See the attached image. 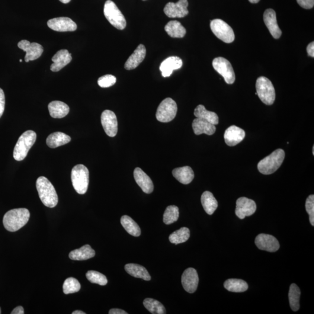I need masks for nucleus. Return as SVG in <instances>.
<instances>
[{"instance_id":"58836bf2","label":"nucleus","mask_w":314,"mask_h":314,"mask_svg":"<svg viewBox=\"0 0 314 314\" xmlns=\"http://www.w3.org/2000/svg\"><path fill=\"white\" fill-rule=\"evenodd\" d=\"M81 288L79 282L74 278H67L63 284V291L65 294L78 292Z\"/></svg>"},{"instance_id":"864d4df0","label":"nucleus","mask_w":314,"mask_h":314,"mask_svg":"<svg viewBox=\"0 0 314 314\" xmlns=\"http://www.w3.org/2000/svg\"><path fill=\"white\" fill-rule=\"evenodd\" d=\"M0 314H1V308H0Z\"/></svg>"},{"instance_id":"4be33fe9","label":"nucleus","mask_w":314,"mask_h":314,"mask_svg":"<svg viewBox=\"0 0 314 314\" xmlns=\"http://www.w3.org/2000/svg\"><path fill=\"white\" fill-rule=\"evenodd\" d=\"M146 55V49L143 44H140L134 53L127 59L125 68L126 70L136 69L145 60Z\"/></svg>"},{"instance_id":"bb28decb","label":"nucleus","mask_w":314,"mask_h":314,"mask_svg":"<svg viewBox=\"0 0 314 314\" xmlns=\"http://www.w3.org/2000/svg\"><path fill=\"white\" fill-rule=\"evenodd\" d=\"M49 113L51 117L54 118H63L69 113L68 105L60 101H54L49 104Z\"/></svg>"},{"instance_id":"f704fd0d","label":"nucleus","mask_w":314,"mask_h":314,"mask_svg":"<svg viewBox=\"0 0 314 314\" xmlns=\"http://www.w3.org/2000/svg\"><path fill=\"white\" fill-rule=\"evenodd\" d=\"M190 236V230L188 227H184L171 234L169 239L173 244L178 245L187 242Z\"/></svg>"},{"instance_id":"a211bd4d","label":"nucleus","mask_w":314,"mask_h":314,"mask_svg":"<svg viewBox=\"0 0 314 314\" xmlns=\"http://www.w3.org/2000/svg\"><path fill=\"white\" fill-rule=\"evenodd\" d=\"M264 21L272 36L276 39L280 38L282 31L277 23L276 12L274 9H268L265 11Z\"/></svg>"},{"instance_id":"8fccbe9b","label":"nucleus","mask_w":314,"mask_h":314,"mask_svg":"<svg viewBox=\"0 0 314 314\" xmlns=\"http://www.w3.org/2000/svg\"><path fill=\"white\" fill-rule=\"evenodd\" d=\"M60 1L63 4H68L70 1V0H60Z\"/></svg>"},{"instance_id":"79ce46f5","label":"nucleus","mask_w":314,"mask_h":314,"mask_svg":"<svg viewBox=\"0 0 314 314\" xmlns=\"http://www.w3.org/2000/svg\"><path fill=\"white\" fill-rule=\"evenodd\" d=\"M306 209L309 214L310 222L312 226H314V195H309L306 202Z\"/></svg>"},{"instance_id":"c03bdc74","label":"nucleus","mask_w":314,"mask_h":314,"mask_svg":"<svg viewBox=\"0 0 314 314\" xmlns=\"http://www.w3.org/2000/svg\"><path fill=\"white\" fill-rule=\"evenodd\" d=\"M5 94L2 89L0 88V118L2 117L5 110Z\"/></svg>"},{"instance_id":"c85d7f7f","label":"nucleus","mask_w":314,"mask_h":314,"mask_svg":"<svg viewBox=\"0 0 314 314\" xmlns=\"http://www.w3.org/2000/svg\"><path fill=\"white\" fill-rule=\"evenodd\" d=\"M125 270L128 274L134 278L142 279V280L149 281L151 280V277L143 266L136 264H127L125 266Z\"/></svg>"},{"instance_id":"ea45409f","label":"nucleus","mask_w":314,"mask_h":314,"mask_svg":"<svg viewBox=\"0 0 314 314\" xmlns=\"http://www.w3.org/2000/svg\"><path fill=\"white\" fill-rule=\"evenodd\" d=\"M86 278L92 283L105 286L108 283L106 277L97 271H89L86 273Z\"/></svg>"},{"instance_id":"b1692460","label":"nucleus","mask_w":314,"mask_h":314,"mask_svg":"<svg viewBox=\"0 0 314 314\" xmlns=\"http://www.w3.org/2000/svg\"><path fill=\"white\" fill-rule=\"evenodd\" d=\"M192 127H193L194 132L196 135L206 134L211 136L213 135L216 131V127L214 125L198 118L194 120L193 124H192Z\"/></svg>"},{"instance_id":"a19ab883","label":"nucleus","mask_w":314,"mask_h":314,"mask_svg":"<svg viewBox=\"0 0 314 314\" xmlns=\"http://www.w3.org/2000/svg\"><path fill=\"white\" fill-rule=\"evenodd\" d=\"M117 79L113 75H106L100 77L98 80V85L102 88H110L116 83Z\"/></svg>"},{"instance_id":"6e6d98bb","label":"nucleus","mask_w":314,"mask_h":314,"mask_svg":"<svg viewBox=\"0 0 314 314\" xmlns=\"http://www.w3.org/2000/svg\"><path fill=\"white\" fill-rule=\"evenodd\" d=\"M143 1H146V0H143Z\"/></svg>"},{"instance_id":"423d86ee","label":"nucleus","mask_w":314,"mask_h":314,"mask_svg":"<svg viewBox=\"0 0 314 314\" xmlns=\"http://www.w3.org/2000/svg\"><path fill=\"white\" fill-rule=\"evenodd\" d=\"M256 91L258 97L263 103L271 105L276 97L275 88L270 80L264 76L259 77L256 82Z\"/></svg>"},{"instance_id":"ddd939ff","label":"nucleus","mask_w":314,"mask_h":314,"mask_svg":"<svg viewBox=\"0 0 314 314\" xmlns=\"http://www.w3.org/2000/svg\"><path fill=\"white\" fill-rule=\"evenodd\" d=\"M257 210V206L254 200L247 197H240L236 201L235 214L240 219L254 214Z\"/></svg>"},{"instance_id":"cd10ccee","label":"nucleus","mask_w":314,"mask_h":314,"mask_svg":"<svg viewBox=\"0 0 314 314\" xmlns=\"http://www.w3.org/2000/svg\"><path fill=\"white\" fill-rule=\"evenodd\" d=\"M71 138L67 134L62 132H55L48 136L46 143L48 146L51 149H55L68 143Z\"/></svg>"},{"instance_id":"3c124183","label":"nucleus","mask_w":314,"mask_h":314,"mask_svg":"<svg viewBox=\"0 0 314 314\" xmlns=\"http://www.w3.org/2000/svg\"><path fill=\"white\" fill-rule=\"evenodd\" d=\"M249 1L251 3H254V4H255V3H258L259 1H260V0H249Z\"/></svg>"},{"instance_id":"393cba45","label":"nucleus","mask_w":314,"mask_h":314,"mask_svg":"<svg viewBox=\"0 0 314 314\" xmlns=\"http://www.w3.org/2000/svg\"><path fill=\"white\" fill-rule=\"evenodd\" d=\"M172 175L179 182L184 185L190 184L194 178L193 169L188 166L174 169L172 171Z\"/></svg>"},{"instance_id":"2eb2a0df","label":"nucleus","mask_w":314,"mask_h":314,"mask_svg":"<svg viewBox=\"0 0 314 314\" xmlns=\"http://www.w3.org/2000/svg\"><path fill=\"white\" fill-rule=\"evenodd\" d=\"M101 122L105 132L108 136L113 137L118 132V121L114 112L105 110L102 113Z\"/></svg>"},{"instance_id":"e433bc0d","label":"nucleus","mask_w":314,"mask_h":314,"mask_svg":"<svg viewBox=\"0 0 314 314\" xmlns=\"http://www.w3.org/2000/svg\"><path fill=\"white\" fill-rule=\"evenodd\" d=\"M146 309L153 314H165L166 313L165 307L158 301L147 298L143 302Z\"/></svg>"},{"instance_id":"37998d69","label":"nucleus","mask_w":314,"mask_h":314,"mask_svg":"<svg viewBox=\"0 0 314 314\" xmlns=\"http://www.w3.org/2000/svg\"><path fill=\"white\" fill-rule=\"evenodd\" d=\"M297 2L302 8L305 9L312 8L314 5V0H297Z\"/></svg>"},{"instance_id":"5701e85b","label":"nucleus","mask_w":314,"mask_h":314,"mask_svg":"<svg viewBox=\"0 0 314 314\" xmlns=\"http://www.w3.org/2000/svg\"><path fill=\"white\" fill-rule=\"evenodd\" d=\"M183 65L182 60L178 57H170L161 63L159 69L164 78L171 76L174 70L179 69Z\"/></svg>"},{"instance_id":"9b49d317","label":"nucleus","mask_w":314,"mask_h":314,"mask_svg":"<svg viewBox=\"0 0 314 314\" xmlns=\"http://www.w3.org/2000/svg\"><path fill=\"white\" fill-rule=\"evenodd\" d=\"M19 49L25 51V60L26 63L38 59L43 53V47L40 44L31 43L27 40L19 41L18 44Z\"/></svg>"},{"instance_id":"a18cd8bd","label":"nucleus","mask_w":314,"mask_h":314,"mask_svg":"<svg viewBox=\"0 0 314 314\" xmlns=\"http://www.w3.org/2000/svg\"><path fill=\"white\" fill-rule=\"evenodd\" d=\"M307 53H308L309 56L312 57L313 58L314 57V43L313 41L312 43H311L309 44V46L307 47Z\"/></svg>"},{"instance_id":"a878e982","label":"nucleus","mask_w":314,"mask_h":314,"mask_svg":"<svg viewBox=\"0 0 314 314\" xmlns=\"http://www.w3.org/2000/svg\"><path fill=\"white\" fill-rule=\"evenodd\" d=\"M95 254V252L91 246L86 245L82 246L81 248L70 252L69 257L72 260L83 261L94 257Z\"/></svg>"},{"instance_id":"2f4dec72","label":"nucleus","mask_w":314,"mask_h":314,"mask_svg":"<svg viewBox=\"0 0 314 314\" xmlns=\"http://www.w3.org/2000/svg\"><path fill=\"white\" fill-rule=\"evenodd\" d=\"M165 31L172 38H183L187 33L186 29L178 21L169 22L165 27Z\"/></svg>"},{"instance_id":"9d476101","label":"nucleus","mask_w":314,"mask_h":314,"mask_svg":"<svg viewBox=\"0 0 314 314\" xmlns=\"http://www.w3.org/2000/svg\"><path fill=\"white\" fill-rule=\"evenodd\" d=\"M215 70L223 77L227 84H233L235 81L236 76L231 63L223 57H217L213 62Z\"/></svg>"},{"instance_id":"473e14b6","label":"nucleus","mask_w":314,"mask_h":314,"mask_svg":"<svg viewBox=\"0 0 314 314\" xmlns=\"http://www.w3.org/2000/svg\"><path fill=\"white\" fill-rule=\"evenodd\" d=\"M225 289L231 292L242 293L248 289V284L245 281L238 279H229L224 283Z\"/></svg>"},{"instance_id":"6e6552de","label":"nucleus","mask_w":314,"mask_h":314,"mask_svg":"<svg viewBox=\"0 0 314 314\" xmlns=\"http://www.w3.org/2000/svg\"><path fill=\"white\" fill-rule=\"evenodd\" d=\"M210 28L213 33L223 42L231 43L235 40V33L232 28L222 19H216L211 21Z\"/></svg>"},{"instance_id":"39448f33","label":"nucleus","mask_w":314,"mask_h":314,"mask_svg":"<svg viewBox=\"0 0 314 314\" xmlns=\"http://www.w3.org/2000/svg\"><path fill=\"white\" fill-rule=\"evenodd\" d=\"M71 179L73 188L79 194H84L88 190L89 171L86 166L77 165L72 169Z\"/></svg>"},{"instance_id":"7ed1b4c3","label":"nucleus","mask_w":314,"mask_h":314,"mask_svg":"<svg viewBox=\"0 0 314 314\" xmlns=\"http://www.w3.org/2000/svg\"><path fill=\"white\" fill-rule=\"evenodd\" d=\"M285 153L283 149H277L270 156L266 157L258 163L259 172L264 175H270L276 172L284 161Z\"/></svg>"},{"instance_id":"c9c22d12","label":"nucleus","mask_w":314,"mask_h":314,"mask_svg":"<svg viewBox=\"0 0 314 314\" xmlns=\"http://www.w3.org/2000/svg\"><path fill=\"white\" fill-rule=\"evenodd\" d=\"M301 291L296 284L290 285L289 292L290 306L293 312H297L300 309Z\"/></svg>"},{"instance_id":"49530a36","label":"nucleus","mask_w":314,"mask_h":314,"mask_svg":"<svg viewBox=\"0 0 314 314\" xmlns=\"http://www.w3.org/2000/svg\"><path fill=\"white\" fill-rule=\"evenodd\" d=\"M24 309L22 306H18L13 310L11 314H24Z\"/></svg>"},{"instance_id":"20e7f679","label":"nucleus","mask_w":314,"mask_h":314,"mask_svg":"<svg viewBox=\"0 0 314 314\" xmlns=\"http://www.w3.org/2000/svg\"><path fill=\"white\" fill-rule=\"evenodd\" d=\"M36 140V133L33 130L26 131L22 134L14 148L13 154L14 159L18 161L24 160Z\"/></svg>"},{"instance_id":"6ab92c4d","label":"nucleus","mask_w":314,"mask_h":314,"mask_svg":"<svg viewBox=\"0 0 314 314\" xmlns=\"http://www.w3.org/2000/svg\"><path fill=\"white\" fill-rule=\"evenodd\" d=\"M246 133L244 130L238 126H233L227 128L225 134V139L226 145L229 146H235L242 142L245 139Z\"/></svg>"},{"instance_id":"1a4fd4ad","label":"nucleus","mask_w":314,"mask_h":314,"mask_svg":"<svg viewBox=\"0 0 314 314\" xmlns=\"http://www.w3.org/2000/svg\"><path fill=\"white\" fill-rule=\"evenodd\" d=\"M177 111L178 106L176 102L171 98H166L157 108L156 118L161 123H169L174 119Z\"/></svg>"},{"instance_id":"f03ea898","label":"nucleus","mask_w":314,"mask_h":314,"mask_svg":"<svg viewBox=\"0 0 314 314\" xmlns=\"http://www.w3.org/2000/svg\"><path fill=\"white\" fill-rule=\"evenodd\" d=\"M36 188L38 195L45 206L55 207L59 202V197L54 186L49 179L40 176L36 181Z\"/></svg>"},{"instance_id":"c756f323","label":"nucleus","mask_w":314,"mask_h":314,"mask_svg":"<svg viewBox=\"0 0 314 314\" xmlns=\"http://www.w3.org/2000/svg\"><path fill=\"white\" fill-rule=\"evenodd\" d=\"M201 201L204 210L208 215L213 214L219 206L216 198L210 191L204 192L201 195Z\"/></svg>"},{"instance_id":"603ef678","label":"nucleus","mask_w":314,"mask_h":314,"mask_svg":"<svg viewBox=\"0 0 314 314\" xmlns=\"http://www.w3.org/2000/svg\"><path fill=\"white\" fill-rule=\"evenodd\" d=\"M313 154L314 155V147H313Z\"/></svg>"},{"instance_id":"f3484780","label":"nucleus","mask_w":314,"mask_h":314,"mask_svg":"<svg viewBox=\"0 0 314 314\" xmlns=\"http://www.w3.org/2000/svg\"><path fill=\"white\" fill-rule=\"evenodd\" d=\"M199 278L196 270L194 268L187 269L182 276V284L184 289L189 293H193L196 291Z\"/></svg>"},{"instance_id":"aec40b11","label":"nucleus","mask_w":314,"mask_h":314,"mask_svg":"<svg viewBox=\"0 0 314 314\" xmlns=\"http://www.w3.org/2000/svg\"><path fill=\"white\" fill-rule=\"evenodd\" d=\"M72 60L71 54L67 50H61L52 58V65L50 69L53 72H59L68 65Z\"/></svg>"},{"instance_id":"09e8293b","label":"nucleus","mask_w":314,"mask_h":314,"mask_svg":"<svg viewBox=\"0 0 314 314\" xmlns=\"http://www.w3.org/2000/svg\"><path fill=\"white\" fill-rule=\"evenodd\" d=\"M72 314H86V313L82 312V311L77 310L73 312Z\"/></svg>"},{"instance_id":"f8f14e48","label":"nucleus","mask_w":314,"mask_h":314,"mask_svg":"<svg viewBox=\"0 0 314 314\" xmlns=\"http://www.w3.org/2000/svg\"><path fill=\"white\" fill-rule=\"evenodd\" d=\"M188 0H179L176 3L168 2L163 11L169 18H184L188 14Z\"/></svg>"},{"instance_id":"412c9836","label":"nucleus","mask_w":314,"mask_h":314,"mask_svg":"<svg viewBox=\"0 0 314 314\" xmlns=\"http://www.w3.org/2000/svg\"><path fill=\"white\" fill-rule=\"evenodd\" d=\"M134 179L139 187L145 193H152L154 190V185L151 178L143 170L136 168L133 172Z\"/></svg>"},{"instance_id":"5fc2aeb1","label":"nucleus","mask_w":314,"mask_h":314,"mask_svg":"<svg viewBox=\"0 0 314 314\" xmlns=\"http://www.w3.org/2000/svg\"><path fill=\"white\" fill-rule=\"evenodd\" d=\"M19 62H20L21 63V62H22V60H19Z\"/></svg>"},{"instance_id":"72a5a7b5","label":"nucleus","mask_w":314,"mask_h":314,"mask_svg":"<svg viewBox=\"0 0 314 314\" xmlns=\"http://www.w3.org/2000/svg\"><path fill=\"white\" fill-rule=\"evenodd\" d=\"M122 225L130 235L139 237L141 235V229L137 223L133 219L127 216L122 217L121 219Z\"/></svg>"},{"instance_id":"dca6fc26","label":"nucleus","mask_w":314,"mask_h":314,"mask_svg":"<svg viewBox=\"0 0 314 314\" xmlns=\"http://www.w3.org/2000/svg\"><path fill=\"white\" fill-rule=\"evenodd\" d=\"M47 25L51 30L56 31H74L77 30V25L71 19L68 17H60L50 19Z\"/></svg>"},{"instance_id":"4468645a","label":"nucleus","mask_w":314,"mask_h":314,"mask_svg":"<svg viewBox=\"0 0 314 314\" xmlns=\"http://www.w3.org/2000/svg\"><path fill=\"white\" fill-rule=\"evenodd\" d=\"M255 244L261 251L274 252L280 248V243L274 236L268 234H259L256 237Z\"/></svg>"},{"instance_id":"0eeeda50","label":"nucleus","mask_w":314,"mask_h":314,"mask_svg":"<svg viewBox=\"0 0 314 314\" xmlns=\"http://www.w3.org/2000/svg\"><path fill=\"white\" fill-rule=\"evenodd\" d=\"M105 17L115 28L123 30L126 27V21L123 13L113 1L107 0L104 7Z\"/></svg>"},{"instance_id":"4c0bfd02","label":"nucleus","mask_w":314,"mask_h":314,"mask_svg":"<svg viewBox=\"0 0 314 314\" xmlns=\"http://www.w3.org/2000/svg\"><path fill=\"white\" fill-rule=\"evenodd\" d=\"M179 217V208L176 206H169L163 214V221L166 225H170L177 221Z\"/></svg>"},{"instance_id":"f257e3e1","label":"nucleus","mask_w":314,"mask_h":314,"mask_svg":"<svg viewBox=\"0 0 314 314\" xmlns=\"http://www.w3.org/2000/svg\"><path fill=\"white\" fill-rule=\"evenodd\" d=\"M30 218V211L27 208H16L8 211L4 215L3 225L8 231L14 232L24 227Z\"/></svg>"},{"instance_id":"7c9ffc66","label":"nucleus","mask_w":314,"mask_h":314,"mask_svg":"<svg viewBox=\"0 0 314 314\" xmlns=\"http://www.w3.org/2000/svg\"><path fill=\"white\" fill-rule=\"evenodd\" d=\"M194 114L195 117L209 122L214 126L219 124V118L218 115L214 112L207 110L203 105H198L195 108Z\"/></svg>"},{"instance_id":"de8ad7c7","label":"nucleus","mask_w":314,"mask_h":314,"mask_svg":"<svg viewBox=\"0 0 314 314\" xmlns=\"http://www.w3.org/2000/svg\"><path fill=\"white\" fill-rule=\"evenodd\" d=\"M110 314H127L124 310L117 309H111L109 312Z\"/></svg>"}]
</instances>
